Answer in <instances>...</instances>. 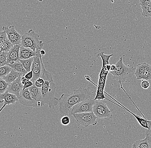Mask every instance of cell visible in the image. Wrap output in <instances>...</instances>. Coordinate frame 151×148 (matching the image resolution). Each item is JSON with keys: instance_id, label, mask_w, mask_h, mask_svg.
Instances as JSON below:
<instances>
[{"instance_id": "cell-1", "label": "cell", "mask_w": 151, "mask_h": 148, "mask_svg": "<svg viewBox=\"0 0 151 148\" xmlns=\"http://www.w3.org/2000/svg\"><path fill=\"white\" fill-rule=\"evenodd\" d=\"M90 87H80L74 89L70 94H62L59 99V111L61 116H68L74 105L90 98Z\"/></svg>"}, {"instance_id": "cell-2", "label": "cell", "mask_w": 151, "mask_h": 148, "mask_svg": "<svg viewBox=\"0 0 151 148\" xmlns=\"http://www.w3.org/2000/svg\"><path fill=\"white\" fill-rule=\"evenodd\" d=\"M56 89V86L53 80L45 81L41 88V107L47 104L49 108L54 109L59 104V99L55 97Z\"/></svg>"}, {"instance_id": "cell-3", "label": "cell", "mask_w": 151, "mask_h": 148, "mask_svg": "<svg viewBox=\"0 0 151 148\" xmlns=\"http://www.w3.org/2000/svg\"><path fill=\"white\" fill-rule=\"evenodd\" d=\"M40 51L39 50L36 51V56H33L34 61L32 66L33 78L31 81L34 83L39 78H42L45 81H50L53 80L52 74L47 71L44 67Z\"/></svg>"}, {"instance_id": "cell-4", "label": "cell", "mask_w": 151, "mask_h": 148, "mask_svg": "<svg viewBox=\"0 0 151 148\" xmlns=\"http://www.w3.org/2000/svg\"><path fill=\"white\" fill-rule=\"evenodd\" d=\"M123 56L120 57L119 60L116 64L117 69L114 71H110L109 73L113 75V79L119 82H125L134 75L136 68L128 67L124 64Z\"/></svg>"}, {"instance_id": "cell-5", "label": "cell", "mask_w": 151, "mask_h": 148, "mask_svg": "<svg viewBox=\"0 0 151 148\" xmlns=\"http://www.w3.org/2000/svg\"><path fill=\"white\" fill-rule=\"evenodd\" d=\"M39 35L31 29L22 36L21 46L30 48L34 51L41 50L44 43L39 40Z\"/></svg>"}, {"instance_id": "cell-6", "label": "cell", "mask_w": 151, "mask_h": 148, "mask_svg": "<svg viewBox=\"0 0 151 148\" xmlns=\"http://www.w3.org/2000/svg\"><path fill=\"white\" fill-rule=\"evenodd\" d=\"M106 99L95 101L93 107V112L99 119H110L113 117L112 111L106 104Z\"/></svg>"}, {"instance_id": "cell-7", "label": "cell", "mask_w": 151, "mask_h": 148, "mask_svg": "<svg viewBox=\"0 0 151 148\" xmlns=\"http://www.w3.org/2000/svg\"><path fill=\"white\" fill-rule=\"evenodd\" d=\"M73 115L77 125H81L84 128L88 127L90 125H96L98 123L97 121L98 117L93 112L78 113Z\"/></svg>"}, {"instance_id": "cell-8", "label": "cell", "mask_w": 151, "mask_h": 148, "mask_svg": "<svg viewBox=\"0 0 151 148\" xmlns=\"http://www.w3.org/2000/svg\"><path fill=\"white\" fill-rule=\"evenodd\" d=\"M20 94V97L18 99L19 102L21 104L25 106L41 107V102H38L32 99L29 92V88L26 89L24 90L22 89Z\"/></svg>"}, {"instance_id": "cell-9", "label": "cell", "mask_w": 151, "mask_h": 148, "mask_svg": "<svg viewBox=\"0 0 151 148\" xmlns=\"http://www.w3.org/2000/svg\"><path fill=\"white\" fill-rule=\"evenodd\" d=\"M95 102L94 99L89 98L74 105L72 108L71 113L73 115L78 113L93 112V107Z\"/></svg>"}, {"instance_id": "cell-10", "label": "cell", "mask_w": 151, "mask_h": 148, "mask_svg": "<svg viewBox=\"0 0 151 148\" xmlns=\"http://www.w3.org/2000/svg\"><path fill=\"white\" fill-rule=\"evenodd\" d=\"M3 30L6 32L8 39L14 46L17 45L21 46L22 36L17 31L14 25L10 26L9 27L4 26Z\"/></svg>"}, {"instance_id": "cell-11", "label": "cell", "mask_w": 151, "mask_h": 148, "mask_svg": "<svg viewBox=\"0 0 151 148\" xmlns=\"http://www.w3.org/2000/svg\"><path fill=\"white\" fill-rule=\"evenodd\" d=\"M18 101H19V99L14 94L9 93L7 91L3 94H0V102L1 103H4V105L2 107L0 112H1L6 105H14Z\"/></svg>"}, {"instance_id": "cell-12", "label": "cell", "mask_w": 151, "mask_h": 148, "mask_svg": "<svg viewBox=\"0 0 151 148\" xmlns=\"http://www.w3.org/2000/svg\"><path fill=\"white\" fill-rule=\"evenodd\" d=\"M109 97H110V98H112L113 100L115 101V102L118 103V104H119L120 105V107H121L122 108H123V109L125 110V111H128L129 113L132 114V115L134 116L140 126L143 127L144 129H150L151 127V120L149 121L147 120L146 118H144L142 117H140V116L137 115V114H134V113H133L132 111H129L127 108L125 107L122 104H121L119 102H118L116 100V99H114L113 97H111L110 96H109Z\"/></svg>"}, {"instance_id": "cell-13", "label": "cell", "mask_w": 151, "mask_h": 148, "mask_svg": "<svg viewBox=\"0 0 151 148\" xmlns=\"http://www.w3.org/2000/svg\"><path fill=\"white\" fill-rule=\"evenodd\" d=\"M21 77H19L12 83L9 84L7 90L9 93L16 95L18 99L20 97V93L23 87L21 84Z\"/></svg>"}, {"instance_id": "cell-14", "label": "cell", "mask_w": 151, "mask_h": 148, "mask_svg": "<svg viewBox=\"0 0 151 148\" xmlns=\"http://www.w3.org/2000/svg\"><path fill=\"white\" fill-rule=\"evenodd\" d=\"M21 45H15L8 51L7 57V64H12L19 61V51Z\"/></svg>"}, {"instance_id": "cell-15", "label": "cell", "mask_w": 151, "mask_h": 148, "mask_svg": "<svg viewBox=\"0 0 151 148\" xmlns=\"http://www.w3.org/2000/svg\"><path fill=\"white\" fill-rule=\"evenodd\" d=\"M36 52L34 51L30 48L21 46L19 51V58L21 60H28L36 56Z\"/></svg>"}, {"instance_id": "cell-16", "label": "cell", "mask_w": 151, "mask_h": 148, "mask_svg": "<svg viewBox=\"0 0 151 148\" xmlns=\"http://www.w3.org/2000/svg\"><path fill=\"white\" fill-rule=\"evenodd\" d=\"M41 88L37 87L35 84L29 88V92L32 98L38 102H41Z\"/></svg>"}, {"instance_id": "cell-17", "label": "cell", "mask_w": 151, "mask_h": 148, "mask_svg": "<svg viewBox=\"0 0 151 148\" xmlns=\"http://www.w3.org/2000/svg\"><path fill=\"white\" fill-rule=\"evenodd\" d=\"M133 144L137 148H151V140L146 135L145 139L137 140Z\"/></svg>"}, {"instance_id": "cell-18", "label": "cell", "mask_w": 151, "mask_h": 148, "mask_svg": "<svg viewBox=\"0 0 151 148\" xmlns=\"http://www.w3.org/2000/svg\"><path fill=\"white\" fill-rule=\"evenodd\" d=\"M22 76L23 75L21 73L15 71L14 69H13L9 74H7L6 76L2 79L4 80L6 82L8 83L9 84H10L14 82L16 79H17L19 77Z\"/></svg>"}, {"instance_id": "cell-19", "label": "cell", "mask_w": 151, "mask_h": 148, "mask_svg": "<svg viewBox=\"0 0 151 148\" xmlns=\"http://www.w3.org/2000/svg\"><path fill=\"white\" fill-rule=\"evenodd\" d=\"M9 66L12 68V69H14L15 71H17V72H19L22 74L23 76H24L27 73V71L26 70L24 69V68L23 65L22 64L21 62L19 61L16 62V63H14V64H7Z\"/></svg>"}, {"instance_id": "cell-20", "label": "cell", "mask_w": 151, "mask_h": 148, "mask_svg": "<svg viewBox=\"0 0 151 148\" xmlns=\"http://www.w3.org/2000/svg\"><path fill=\"white\" fill-rule=\"evenodd\" d=\"M150 66V65L146 63H141L137 65L134 74L137 79L138 78L142 73H143L146 69H148Z\"/></svg>"}, {"instance_id": "cell-21", "label": "cell", "mask_w": 151, "mask_h": 148, "mask_svg": "<svg viewBox=\"0 0 151 148\" xmlns=\"http://www.w3.org/2000/svg\"><path fill=\"white\" fill-rule=\"evenodd\" d=\"M113 54H111L109 55H106L104 54V51L99 53L97 54V57H100L101 58L102 60V66H106L107 65L109 64V60L111 56H113Z\"/></svg>"}, {"instance_id": "cell-22", "label": "cell", "mask_w": 151, "mask_h": 148, "mask_svg": "<svg viewBox=\"0 0 151 148\" xmlns=\"http://www.w3.org/2000/svg\"><path fill=\"white\" fill-rule=\"evenodd\" d=\"M20 61L21 62L24 68L27 72H29L32 70V66L34 61V57H32L28 60H23L20 59Z\"/></svg>"}, {"instance_id": "cell-23", "label": "cell", "mask_w": 151, "mask_h": 148, "mask_svg": "<svg viewBox=\"0 0 151 148\" xmlns=\"http://www.w3.org/2000/svg\"><path fill=\"white\" fill-rule=\"evenodd\" d=\"M12 68L8 65H5L0 67V78H3L9 74L12 70Z\"/></svg>"}, {"instance_id": "cell-24", "label": "cell", "mask_w": 151, "mask_h": 148, "mask_svg": "<svg viewBox=\"0 0 151 148\" xmlns=\"http://www.w3.org/2000/svg\"><path fill=\"white\" fill-rule=\"evenodd\" d=\"M14 45L10 42L8 39L5 42H4L1 45H0V50L1 52H8L14 46Z\"/></svg>"}, {"instance_id": "cell-25", "label": "cell", "mask_w": 151, "mask_h": 148, "mask_svg": "<svg viewBox=\"0 0 151 148\" xmlns=\"http://www.w3.org/2000/svg\"><path fill=\"white\" fill-rule=\"evenodd\" d=\"M137 80H145L149 81L151 79V65L150 66L146 69L143 73H142L137 79Z\"/></svg>"}, {"instance_id": "cell-26", "label": "cell", "mask_w": 151, "mask_h": 148, "mask_svg": "<svg viewBox=\"0 0 151 148\" xmlns=\"http://www.w3.org/2000/svg\"><path fill=\"white\" fill-rule=\"evenodd\" d=\"M8 52L2 51L0 53V67L7 64V57Z\"/></svg>"}, {"instance_id": "cell-27", "label": "cell", "mask_w": 151, "mask_h": 148, "mask_svg": "<svg viewBox=\"0 0 151 148\" xmlns=\"http://www.w3.org/2000/svg\"><path fill=\"white\" fill-rule=\"evenodd\" d=\"M9 84L6 82L2 78L0 79V94H3L8 89Z\"/></svg>"}, {"instance_id": "cell-28", "label": "cell", "mask_w": 151, "mask_h": 148, "mask_svg": "<svg viewBox=\"0 0 151 148\" xmlns=\"http://www.w3.org/2000/svg\"><path fill=\"white\" fill-rule=\"evenodd\" d=\"M106 82V80H105V79L101 78V77H99L98 85V86H97V89H100L104 90Z\"/></svg>"}, {"instance_id": "cell-29", "label": "cell", "mask_w": 151, "mask_h": 148, "mask_svg": "<svg viewBox=\"0 0 151 148\" xmlns=\"http://www.w3.org/2000/svg\"><path fill=\"white\" fill-rule=\"evenodd\" d=\"M142 10V15L143 16L145 17H151V5Z\"/></svg>"}, {"instance_id": "cell-30", "label": "cell", "mask_w": 151, "mask_h": 148, "mask_svg": "<svg viewBox=\"0 0 151 148\" xmlns=\"http://www.w3.org/2000/svg\"><path fill=\"white\" fill-rule=\"evenodd\" d=\"M7 34L4 31L0 33V45L8 40Z\"/></svg>"}, {"instance_id": "cell-31", "label": "cell", "mask_w": 151, "mask_h": 148, "mask_svg": "<svg viewBox=\"0 0 151 148\" xmlns=\"http://www.w3.org/2000/svg\"><path fill=\"white\" fill-rule=\"evenodd\" d=\"M139 2H140V5L142 10L146 9L151 5L149 0H139Z\"/></svg>"}, {"instance_id": "cell-32", "label": "cell", "mask_w": 151, "mask_h": 148, "mask_svg": "<svg viewBox=\"0 0 151 148\" xmlns=\"http://www.w3.org/2000/svg\"><path fill=\"white\" fill-rule=\"evenodd\" d=\"M70 122V118L68 116H63L61 119V124L64 125H68Z\"/></svg>"}, {"instance_id": "cell-33", "label": "cell", "mask_w": 151, "mask_h": 148, "mask_svg": "<svg viewBox=\"0 0 151 148\" xmlns=\"http://www.w3.org/2000/svg\"><path fill=\"white\" fill-rule=\"evenodd\" d=\"M45 81L44 79H42V78H39L37 79L35 82L34 83V84L38 88H42V87L43 86L44 83H45Z\"/></svg>"}, {"instance_id": "cell-34", "label": "cell", "mask_w": 151, "mask_h": 148, "mask_svg": "<svg viewBox=\"0 0 151 148\" xmlns=\"http://www.w3.org/2000/svg\"><path fill=\"white\" fill-rule=\"evenodd\" d=\"M150 84L149 81L147 80H144L142 81L141 83L142 87L144 89H147L150 87Z\"/></svg>"}, {"instance_id": "cell-35", "label": "cell", "mask_w": 151, "mask_h": 148, "mask_svg": "<svg viewBox=\"0 0 151 148\" xmlns=\"http://www.w3.org/2000/svg\"><path fill=\"white\" fill-rule=\"evenodd\" d=\"M34 84V83L32 81H30V80H28L24 85L23 90H24L26 89L29 88V87H31Z\"/></svg>"}, {"instance_id": "cell-36", "label": "cell", "mask_w": 151, "mask_h": 148, "mask_svg": "<svg viewBox=\"0 0 151 148\" xmlns=\"http://www.w3.org/2000/svg\"><path fill=\"white\" fill-rule=\"evenodd\" d=\"M24 77L26 79H28V80H30L31 81L33 78V72L32 70L29 72H28L25 75Z\"/></svg>"}, {"instance_id": "cell-37", "label": "cell", "mask_w": 151, "mask_h": 148, "mask_svg": "<svg viewBox=\"0 0 151 148\" xmlns=\"http://www.w3.org/2000/svg\"><path fill=\"white\" fill-rule=\"evenodd\" d=\"M145 134H146V135L148 136L150 139L151 140V127L150 129L146 130Z\"/></svg>"}, {"instance_id": "cell-38", "label": "cell", "mask_w": 151, "mask_h": 148, "mask_svg": "<svg viewBox=\"0 0 151 148\" xmlns=\"http://www.w3.org/2000/svg\"><path fill=\"white\" fill-rule=\"evenodd\" d=\"M28 79H26L24 76H22L21 77V84L22 86H24L25 83L28 81Z\"/></svg>"}, {"instance_id": "cell-39", "label": "cell", "mask_w": 151, "mask_h": 148, "mask_svg": "<svg viewBox=\"0 0 151 148\" xmlns=\"http://www.w3.org/2000/svg\"><path fill=\"white\" fill-rule=\"evenodd\" d=\"M116 69L117 67L116 64L111 65V71H116Z\"/></svg>"}, {"instance_id": "cell-40", "label": "cell", "mask_w": 151, "mask_h": 148, "mask_svg": "<svg viewBox=\"0 0 151 148\" xmlns=\"http://www.w3.org/2000/svg\"><path fill=\"white\" fill-rule=\"evenodd\" d=\"M40 53L42 57L44 56L45 55V54H46V51H45L44 50L42 49L41 50H40Z\"/></svg>"}, {"instance_id": "cell-41", "label": "cell", "mask_w": 151, "mask_h": 148, "mask_svg": "<svg viewBox=\"0 0 151 148\" xmlns=\"http://www.w3.org/2000/svg\"><path fill=\"white\" fill-rule=\"evenodd\" d=\"M111 65L109 64H108L106 66V68H107V70H108V71H111Z\"/></svg>"}, {"instance_id": "cell-42", "label": "cell", "mask_w": 151, "mask_h": 148, "mask_svg": "<svg viewBox=\"0 0 151 148\" xmlns=\"http://www.w3.org/2000/svg\"><path fill=\"white\" fill-rule=\"evenodd\" d=\"M132 148H137L136 147V146H135L134 145V144H133V146H132Z\"/></svg>"}, {"instance_id": "cell-43", "label": "cell", "mask_w": 151, "mask_h": 148, "mask_svg": "<svg viewBox=\"0 0 151 148\" xmlns=\"http://www.w3.org/2000/svg\"><path fill=\"white\" fill-rule=\"evenodd\" d=\"M38 1H39L42 2L43 0H38Z\"/></svg>"}, {"instance_id": "cell-44", "label": "cell", "mask_w": 151, "mask_h": 148, "mask_svg": "<svg viewBox=\"0 0 151 148\" xmlns=\"http://www.w3.org/2000/svg\"><path fill=\"white\" fill-rule=\"evenodd\" d=\"M149 1H150V4H151V0H149Z\"/></svg>"}]
</instances>
